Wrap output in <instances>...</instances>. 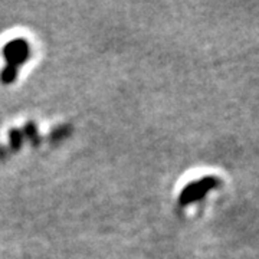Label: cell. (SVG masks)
Segmentation results:
<instances>
[{
	"instance_id": "1",
	"label": "cell",
	"mask_w": 259,
	"mask_h": 259,
	"mask_svg": "<svg viewBox=\"0 0 259 259\" xmlns=\"http://www.w3.org/2000/svg\"><path fill=\"white\" fill-rule=\"evenodd\" d=\"M3 56L8 62L6 68L2 72V82L12 83L18 76V68L25 64L30 56V48L23 39H15L3 48Z\"/></svg>"
},
{
	"instance_id": "2",
	"label": "cell",
	"mask_w": 259,
	"mask_h": 259,
	"mask_svg": "<svg viewBox=\"0 0 259 259\" xmlns=\"http://www.w3.org/2000/svg\"><path fill=\"white\" fill-rule=\"evenodd\" d=\"M219 185H221L219 179L212 176L196 180L193 183L186 186L185 189L182 190L180 197H179V203H180V206H187V204L194 203V202H197L202 197H204V194L207 193V192L216 189Z\"/></svg>"
}]
</instances>
